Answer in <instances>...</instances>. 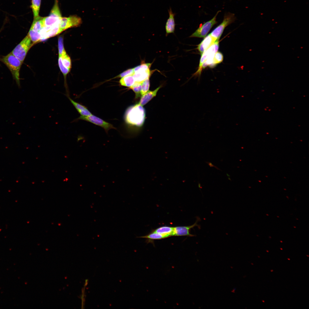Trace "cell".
<instances>
[{"label": "cell", "mask_w": 309, "mask_h": 309, "mask_svg": "<svg viewBox=\"0 0 309 309\" xmlns=\"http://www.w3.org/2000/svg\"><path fill=\"white\" fill-rule=\"evenodd\" d=\"M61 57L63 65L66 68L70 70L71 68V62L69 56L66 53L62 55Z\"/></svg>", "instance_id": "obj_23"}, {"label": "cell", "mask_w": 309, "mask_h": 309, "mask_svg": "<svg viewBox=\"0 0 309 309\" xmlns=\"http://www.w3.org/2000/svg\"><path fill=\"white\" fill-rule=\"evenodd\" d=\"M27 35L30 37L33 45L41 41V35L39 32L35 31L30 29Z\"/></svg>", "instance_id": "obj_20"}, {"label": "cell", "mask_w": 309, "mask_h": 309, "mask_svg": "<svg viewBox=\"0 0 309 309\" xmlns=\"http://www.w3.org/2000/svg\"><path fill=\"white\" fill-rule=\"evenodd\" d=\"M138 237L147 238L150 240L159 239L166 238L161 234L154 231L148 235Z\"/></svg>", "instance_id": "obj_22"}, {"label": "cell", "mask_w": 309, "mask_h": 309, "mask_svg": "<svg viewBox=\"0 0 309 309\" xmlns=\"http://www.w3.org/2000/svg\"><path fill=\"white\" fill-rule=\"evenodd\" d=\"M81 18L73 15L68 17H62L59 23L60 28L64 30L70 28L78 27L82 23Z\"/></svg>", "instance_id": "obj_7"}, {"label": "cell", "mask_w": 309, "mask_h": 309, "mask_svg": "<svg viewBox=\"0 0 309 309\" xmlns=\"http://www.w3.org/2000/svg\"><path fill=\"white\" fill-rule=\"evenodd\" d=\"M141 83L135 82L132 86L130 87V88L136 93L137 96L139 94H141Z\"/></svg>", "instance_id": "obj_27"}, {"label": "cell", "mask_w": 309, "mask_h": 309, "mask_svg": "<svg viewBox=\"0 0 309 309\" xmlns=\"http://www.w3.org/2000/svg\"><path fill=\"white\" fill-rule=\"evenodd\" d=\"M195 223L193 225L187 226H178L174 227V232L173 236H186L189 237L194 236L195 235L191 234L190 233L191 229L195 226L199 228H200V226L197 223L201 220L199 217H197Z\"/></svg>", "instance_id": "obj_11"}, {"label": "cell", "mask_w": 309, "mask_h": 309, "mask_svg": "<svg viewBox=\"0 0 309 309\" xmlns=\"http://www.w3.org/2000/svg\"><path fill=\"white\" fill-rule=\"evenodd\" d=\"M168 12L169 17L165 26L167 34L174 33L175 25L174 18L175 14L173 13L171 8L168 10Z\"/></svg>", "instance_id": "obj_13"}, {"label": "cell", "mask_w": 309, "mask_h": 309, "mask_svg": "<svg viewBox=\"0 0 309 309\" xmlns=\"http://www.w3.org/2000/svg\"><path fill=\"white\" fill-rule=\"evenodd\" d=\"M207 162V163L210 166V167H215L217 169H218V170H220L217 167H216V166H215L214 165H213L211 163H210V162Z\"/></svg>", "instance_id": "obj_29"}, {"label": "cell", "mask_w": 309, "mask_h": 309, "mask_svg": "<svg viewBox=\"0 0 309 309\" xmlns=\"http://www.w3.org/2000/svg\"><path fill=\"white\" fill-rule=\"evenodd\" d=\"M217 39L209 34L198 45L197 49L201 55L203 52L213 45Z\"/></svg>", "instance_id": "obj_12"}, {"label": "cell", "mask_w": 309, "mask_h": 309, "mask_svg": "<svg viewBox=\"0 0 309 309\" xmlns=\"http://www.w3.org/2000/svg\"><path fill=\"white\" fill-rule=\"evenodd\" d=\"M119 82L122 86L130 87L134 84L135 82L133 76L129 75L122 78Z\"/></svg>", "instance_id": "obj_18"}, {"label": "cell", "mask_w": 309, "mask_h": 309, "mask_svg": "<svg viewBox=\"0 0 309 309\" xmlns=\"http://www.w3.org/2000/svg\"><path fill=\"white\" fill-rule=\"evenodd\" d=\"M154 231L160 234L167 238L170 236H173L174 227L168 226L161 227L157 228Z\"/></svg>", "instance_id": "obj_16"}, {"label": "cell", "mask_w": 309, "mask_h": 309, "mask_svg": "<svg viewBox=\"0 0 309 309\" xmlns=\"http://www.w3.org/2000/svg\"><path fill=\"white\" fill-rule=\"evenodd\" d=\"M43 18L39 16L34 18L30 29L39 32L43 27Z\"/></svg>", "instance_id": "obj_17"}, {"label": "cell", "mask_w": 309, "mask_h": 309, "mask_svg": "<svg viewBox=\"0 0 309 309\" xmlns=\"http://www.w3.org/2000/svg\"><path fill=\"white\" fill-rule=\"evenodd\" d=\"M66 96L78 112L87 108L85 106L74 101L70 98V96Z\"/></svg>", "instance_id": "obj_26"}, {"label": "cell", "mask_w": 309, "mask_h": 309, "mask_svg": "<svg viewBox=\"0 0 309 309\" xmlns=\"http://www.w3.org/2000/svg\"><path fill=\"white\" fill-rule=\"evenodd\" d=\"M33 45L27 35L11 53L23 63L28 51Z\"/></svg>", "instance_id": "obj_3"}, {"label": "cell", "mask_w": 309, "mask_h": 309, "mask_svg": "<svg viewBox=\"0 0 309 309\" xmlns=\"http://www.w3.org/2000/svg\"><path fill=\"white\" fill-rule=\"evenodd\" d=\"M235 19L234 14L229 12L225 14L221 23L216 27L210 34L217 40H219L225 28L234 22Z\"/></svg>", "instance_id": "obj_4"}, {"label": "cell", "mask_w": 309, "mask_h": 309, "mask_svg": "<svg viewBox=\"0 0 309 309\" xmlns=\"http://www.w3.org/2000/svg\"><path fill=\"white\" fill-rule=\"evenodd\" d=\"M220 12V11H218L211 19L199 27L190 37L205 38L212 27L217 23L216 17Z\"/></svg>", "instance_id": "obj_6"}, {"label": "cell", "mask_w": 309, "mask_h": 309, "mask_svg": "<svg viewBox=\"0 0 309 309\" xmlns=\"http://www.w3.org/2000/svg\"><path fill=\"white\" fill-rule=\"evenodd\" d=\"M134 73V72L133 69H130L126 70L120 74L118 77L122 78L126 76L132 75Z\"/></svg>", "instance_id": "obj_28"}, {"label": "cell", "mask_w": 309, "mask_h": 309, "mask_svg": "<svg viewBox=\"0 0 309 309\" xmlns=\"http://www.w3.org/2000/svg\"><path fill=\"white\" fill-rule=\"evenodd\" d=\"M41 0H32L31 8L33 12L34 19L39 16V13Z\"/></svg>", "instance_id": "obj_19"}, {"label": "cell", "mask_w": 309, "mask_h": 309, "mask_svg": "<svg viewBox=\"0 0 309 309\" xmlns=\"http://www.w3.org/2000/svg\"><path fill=\"white\" fill-rule=\"evenodd\" d=\"M133 69L134 73L132 75L135 82L141 83L146 79L149 78L151 72L144 64H141Z\"/></svg>", "instance_id": "obj_8"}, {"label": "cell", "mask_w": 309, "mask_h": 309, "mask_svg": "<svg viewBox=\"0 0 309 309\" xmlns=\"http://www.w3.org/2000/svg\"></svg>", "instance_id": "obj_30"}, {"label": "cell", "mask_w": 309, "mask_h": 309, "mask_svg": "<svg viewBox=\"0 0 309 309\" xmlns=\"http://www.w3.org/2000/svg\"><path fill=\"white\" fill-rule=\"evenodd\" d=\"M64 31L60 28L59 23L52 26L44 27L39 32L41 35V41L54 37Z\"/></svg>", "instance_id": "obj_10"}, {"label": "cell", "mask_w": 309, "mask_h": 309, "mask_svg": "<svg viewBox=\"0 0 309 309\" xmlns=\"http://www.w3.org/2000/svg\"><path fill=\"white\" fill-rule=\"evenodd\" d=\"M214 43L207 49L201 55L199 68L196 73V74H197L198 73H199V74H200L201 70V66L203 62L206 60L209 56L212 54H214L216 53L215 51V46Z\"/></svg>", "instance_id": "obj_14"}, {"label": "cell", "mask_w": 309, "mask_h": 309, "mask_svg": "<svg viewBox=\"0 0 309 309\" xmlns=\"http://www.w3.org/2000/svg\"><path fill=\"white\" fill-rule=\"evenodd\" d=\"M76 120H84L100 126L104 128L107 133L110 129H116L112 124L92 114L88 116L81 115Z\"/></svg>", "instance_id": "obj_9"}, {"label": "cell", "mask_w": 309, "mask_h": 309, "mask_svg": "<svg viewBox=\"0 0 309 309\" xmlns=\"http://www.w3.org/2000/svg\"><path fill=\"white\" fill-rule=\"evenodd\" d=\"M62 17L58 2L56 1L49 15L43 18V27L52 26L59 23Z\"/></svg>", "instance_id": "obj_5"}, {"label": "cell", "mask_w": 309, "mask_h": 309, "mask_svg": "<svg viewBox=\"0 0 309 309\" xmlns=\"http://www.w3.org/2000/svg\"><path fill=\"white\" fill-rule=\"evenodd\" d=\"M0 61L3 63L10 71L13 78L18 86L20 85L19 72L23 63L18 58L11 52L0 58Z\"/></svg>", "instance_id": "obj_2"}, {"label": "cell", "mask_w": 309, "mask_h": 309, "mask_svg": "<svg viewBox=\"0 0 309 309\" xmlns=\"http://www.w3.org/2000/svg\"><path fill=\"white\" fill-rule=\"evenodd\" d=\"M58 49L59 56H61L62 55L66 53L64 47L63 38L62 36L59 37L58 39Z\"/></svg>", "instance_id": "obj_25"}, {"label": "cell", "mask_w": 309, "mask_h": 309, "mask_svg": "<svg viewBox=\"0 0 309 309\" xmlns=\"http://www.w3.org/2000/svg\"><path fill=\"white\" fill-rule=\"evenodd\" d=\"M161 87V86H159L153 91H148L142 95L139 104L142 106L146 104L156 96L157 92Z\"/></svg>", "instance_id": "obj_15"}, {"label": "cell", "mask_w": 309, "mask_h": 309, "mask_svg": "<svg viewBox=\"0 0 309 309\" xmlns=\"http://www.w3.org/2000/svg\"><path fill=\"white\" fill-rule=\"evenodd\" d=\"M145 112L142 106L139 104L128 107L124 115L126 122L129 124L140 127L144 123Z\"/></svg>", "instance_id": "obj_1"}, {"label": "cell", "mask_w": 309, "mask_h": 309, "mask_svg": "<svg viewBox=\"0 0 309 309\" xmlns=\"http://www.w3.org/2000/svg\"><path fill=\"white\" fill-rule=\"evenodd\" d=\"M223 60V56L222 54L220 52H217L214 55L212 63L209 66L213 67L215 65L221 62Z\"/></svg>", "instance_id": "obj_21"}, {"label": "cell", "mask_w": 309, "mask_h": 309, "mask_svg": "<svg viewBox=\"0 0 309 309\" xmlns=\"http://www.w3.org/2000/svg\"><path fill=\"white\" fill-rule=\"evenodd\" d=\"M149 78L146 79L141 83V94L142 95L148 91L150 86Z\"/></svg>", "instance_id": "obj_24"}]
</instances>
